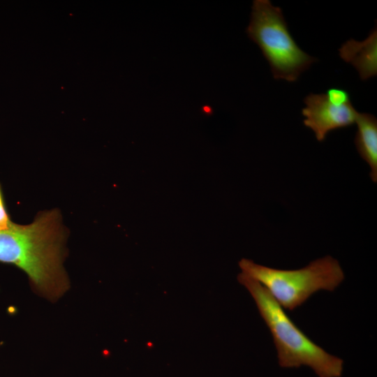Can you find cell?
Segmentation results:
<instances>
[{
    "label": "cell",
    "mask_w": 377,
    "mask_h": 377,
    "mask_svg": "<svg viewBox=\"0 0 377 377\" xmlns=\"http://www.w3.org/2000/svg\"><path fill=\"white\" fill-rule=\"evenodd\" d=\"M355 144L360 156L371 168L370 177L377 182V119L373 114L357 112Z\"/></svg>",
    "instance_id": "7"
},
{
    "label": "cell",
    "mask_w": 377,
    "mask_h": 377,
    "mask_svg": "<svg viewBox=\"0 0 377 377\" xmlns=\"http://www.w3.org/2000/svg\"><path fill=\"white\" fill-rule=\"evenodd\" d=\"M11 222L5 208L0 187V230L7 229Z\"/></svg>",
    "instance_id": "9"
},
{
    "label": "cell",
    "mask_w": 377,
    "mask_h": 377,
    "mask_svg": "<svg viewBox=\"0 0 377 377\" xmlns=\"http://www.w3.org/2000/svg\"><path fill=\"white\" fill-rule=\"evenodd\" d=\"M302 110L304 124L314 133L318 141L325 140L334 129L348 127L355 122L357 112L351 103L337 107L331 104L325 94H310L304 99Z\"/></svg>",
    "instance_id": "5"
},
{
    "label": "cell",
    "mask_w": 377,
    "mask_h": 377,
    "mask_svg": "<svg viewBox=\"0 0 377 377\" xmlns=\"http://www.w3.org/2000/svg\"><path fill=\"white\" fill-rule=\"evenodd\" d=\"M246 33L260 48L275 79L295 82L317 61L297 45L289 33L281 9L274 6L269 0L253 1Z\"/></svg>",
    "instance_id": "4"
},
{
    "label": "cell",
    "mask_w": 377,
    "mask_h": 377,
    "mask_svg": "<svg viewBox=\"0 0 377 377\" xmlns=\"http://www.w3.org/2000/svg\"><path fill=\"white\" fill-rule=\"evenodd\" d=\"M64 239L59 212H41L29 224L11 222L3 230L0 262L18 267L43 294L57 297L68 285L62 266Z\"/></svg>",
    "instance_id": "1"
},
{
    "label": "cell",
    "mask_w": 377,
    "mask_h": 377,
    "mask_svg": "<svg viewBox=\"0 0 377 377\" xmlns=\"http://www.w3.org/2000/svg\"><path fill=\"white\" fill-rule=\"evenodd\" d=\"M325 95L328 101L337 107L350 103L349 94L343 89L330 88Z\"/></svg>",
    "instance_id": "8"
},
{
    "label": "cell",
    "mask_w": 377,
    "mask_h": 377,
    "mask_svg": "<svg viewBox=\"0 0 377 377\" xmlns=\"http://www.w3.org/2000/svg\"><path fill=\"white\" fill-rule=\"evenodd\" d=\"M340 57L350 63L366 80L377 74V31L374 28L363 41L350 39L339 49Z\"/></svg>",
    "instance_id": "6"
},
{
    "label": "cell",
    "mask_w": 377,
    "mask_h": 377,
    "mask_svg": "<svg viewBox=\"0 0 377 377\" xmlns=\"http://www.w3.org/2000/svg\"><path fill=\"white\" fill-rule=\"evenodd\" d=\"M239 266L242 273L263 284L283 309L290 311L319 290L334 291L344 279L339 262L330 256L298 269L272 268L246 258Z\"/></svg>",
    "instance_id": "3"
},
{
    "label": "cell",
    "mask_w": 377,
    "mask_h": 377,
    "mask_svg": "<svg viewBox=\"0 0 377 377\" xmlns=\"http://www.w3.org/2000/svg\"><path fill=\"white\" fill-rule=\"evenodd\" d=\"M237 280L253 298L260 315L269 328L283 368L309 367L318 377H341L343 361L326 352L292 321L267 289L241 272Z\"/></svg>",
    "instance_id": "2"
}]
</instances>
